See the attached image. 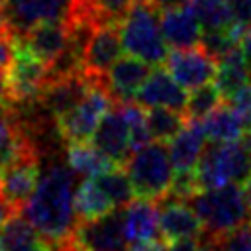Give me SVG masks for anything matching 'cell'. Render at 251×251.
Returning a JSON list of instances; mask_svg holds the SVG:
<instances>
[{"mask_svg":"<svg viewBox=\"0 0 251 251\" xmlns=\"http://www.w3.org/2000/svg\"><path fill=\"white\" fill-rule=\"evenodd\" d=\"M75 171L63 163H51L24 204L22 214L53 243L71 237L78 224L75 212Z\"/></svg>","mask_w":251,"mask_h":251,"instance_id":"1","label":"cell"},{"mask_svg":"<svg viewBox=\"0 0 251 251\" xmlns=\"http://www.w3.org/2000/svg\"><path fill=\"white\" fill-rule=\"evenodd\" d=\"M188 204L198 214L204 227L202 235L208 239L220 237L251 222V210H249L245 192L235 182H229L218 188L198 190L188 198Z\"/></svg>","mask_w":251,"mask_h":251,"instance_id":"2","label":"cell"},{"mask_svg":"<svg viewBox=\"0 0 251 251\" xmlns=\"http://www.w3.org/2000/svg\"><path fill=\"white\" fill-rule=\"evenodd\" d=\"M157 12L159 10L151 4V0H137L118 20L124 49L129 55L143 59L151 67L163 65L169 53Z\"/></svg>","mask_w":251,"mask_h":251,"instance_id":"3","label":"cell"},{"mask_svg":"<svg viewBox=\"0 0 251 251\" xmlns=\"http://www.w3.org/2000/svg\"><path fill=\"white\" fill-rule=\"evenodd\" d=\"M126 173L137 198L161 200L169 194L175 178V167L165 141H149L129 155Z\"/></svg>","mask_w":251,"mask_h":251,"instance_id":"4","label":"cell"},{"mask_svg":"<svg viewBox=\"0 0 251 251\" xmlns=\"http://www.w3.org/2000/svg\"><path fill=\"white\" fill-rule=\"evenodd\" d=\"M200 190L218 188L229 182H245L251 176V157L243 141L210 143L194 169Z\"/></svg>","mask_w":251,"mask_h":251,"instance_id":"5","label":"cell"},{"mask_svg":"<svg viewBox=\"0 0 251 251\" xmlns=\"http://www.w3.org/2000/svg\"><path fill=\"white\" fill-rule=\"evenodd\" d=\"M114 102L116 100L110 94V90L104 82V76L102 78L92 76V84L86 90L84 98L73 110H69L67 114H63L55 120L59 137L65 139L67 143L86 141L88 137H92L100 120L114 106Z\"/></svg>","mask_w":251,"mask_h":251,"instance_id":"6","label":"cell"},{"mask_svg":"<svg viewBox=\"0 0 251 251\" xmlns=\"http://www.w3.org/2000/svg\"><path fill=\"white\" fill-rule=\"evenodd\" d=\"M49 80V65L41 61L20 37H16V55L8 71L10 96L14 106H27L39 100Z\"/></svg>","mask_w":251,"mask_h":251,"instance_id":"7","label":"cell"},{"mask_svg":"<svg viewBox=\"0 0 251 251\" xmlns=\"http://www.w3.org/2000/svg\"><path fill=\"white\" fill-rule=\"evenodd\" d=\"M6 18L14 35H24L43 22L80 20L76 0H4Z\"/></svg>","mask_w":251,"mask_h":251,"instance_id":"8","label":"cell"},{"mask_svg":"<svg viewBox=\"0 0 251 251\" xmlns=\"http://www.w3.org/2000/svg\"><path fill=\"white\" fill-rule=\"evenodd\" d=\"M69 239L80 251H127L129 243L124 235V208H114L92 220H80Z\"/></svg>","mask_w":251,"mask_h":251,"instance_id":"9","label":"cell"},{"mask_svg":"<svg viewBox=\"0 0 251 251\" xmlns=\"http://www.w3.org/2000/svg\"><path fill=\"white\" fill-rule=\"evenodd\" d=\"M163 65L173 75V78L188 90L214 80L218 73V59L210 55L202 45L175 49L167 53Z\"/></svg>","mask_w":251,"mask_h":251,"instance_id":"10","label":"cell"},{"mask_svg":"<svg viewBox=\"0 0 251 251\" xmlns=\"http://www.w3.org/2000/svg\"><path fill=\"white\" fill-rule=\"evenodd\" d=\"M124 45L120 37L118 22H98L84 45L82 73L88 76L102 78L108 69L120 59Z\"/></svg>","mask_w":251,"mask_h":251,"instance_id":"11","label":"cell"},{"mask_svg":"<svg viewBox=\"0 0 251 251\" xmlns=\"http://www.w3.org/2000/svg\"><path fill=\"white\" fill-rule=\"evenodd\" d=\"M39 176H41L39 149H37V145H31L4 171L2 180H0V190L22 212L24 204L33 194V190L39 182Z\"/></svg>","mask_w":251,"mask_h":251,"instance_id":"12","label":"cell"},{"mask_svg":"<svg viewBox=\"0 0 251 251\" xmlns=\"http://www.w3.org/2000/svg\"><path fill=\"white\" fill-rule=\"evenodd\" d=\"M90 84H92V76L84 75L82 71L49 78L41 96H39V100H37V104L53 120H57L59 116L73 110L84 98Z\"/></svg>","mask_w":251,"mask_h":251,"instance_id":"13","label":"cell"},{"mask_svg":"<svg viewBox=\"0 0 251 251\" xmlns=\"http://www.w3.org/2000/svg\"><path fill=\"white\" fill-rule=\"evenodd\" d=\"M92 143L102 153H106L116 165H126L133 149H131L129 126L120 102H114V106L104 114L96 131L92 133Z\"/></svg>","mask_w":251,"mask_h":251,"instance_id":"14","label":"cell"},{"mask_svg":"<svg viewBox=\"0 0 251 251\" xmlns=\"http://www.w3.org/2000/svg\"><path fill=\"white\" fill-rule=\"evenodd\" d=\"M159 204V231L163 239L175 241L182 237H202L204 227L194 212V208L188 204V200L176 198L167 194L165 198L157 200Z\"/></svg>","mask_w":251,"mask_h":251,"instance_id":"15","label":"cell"},{"mask_svg":"<svg viewBox=\"0 0 251 251\" xmlns=\"http://www.w3.org/2000/svg\"><path fill=\"white\" fill-rule=\"evenodd\" d=\"M161 31L167 45L175 49H186L200 45L202 39V24L192 8V2L161 10Z\"/></svg>","mask_w":251,"mask_h":251,"instance_id":"16","label":"cell"},{"mask_svg":"<svg viewBox=\"0 0 251 251\" xmlns=\"http://www.w3.org/2000/svg\"><path fill=\"white\" fill-rule=\"evenodd\" d=\"M186 100H188V94L184 86H180L167 69L151 71V75L135 94V102L143 108L165 106V108L184 112Z\"/></svg>","mask_w":251,"mask_h":251,"instance_id":"17","label":"cell"},{"mask_svg":"<svg viewBox=\"0 0 251 251\" xmlns=\"http://www.w3.org/2000/svg\"><path fill=\"white\" fill-rule=\"evenodd\" d=\"M151 75V65L139 57H120L104 75V82L116 102L135 100L137 90Z\"/></svg>","mask_w":251,"mask_h":251,"instance_id":"18","label":"cell"},{"mask_svg":"<svg viewBox=\"0 0 251 251\" xmlns=\"http://www.w3.org/2000/svg\"><path fill=\"white\" fill-rule=\"evenodd\" d=\"M73 22H43L27 29L20 37L41 61L51 65L69 45L71 41Z\"/></svg>","mask_w":251,"mask_h":251,"instance_id":"19","label":"cell"},{"mask_svg":"<svg viewBox=\"0 0 251 251\" xmlns=\"http://www.w3.org/2000/svg\"><path fill=\"white\" fill-rule=\"evenodd\" d=\"M206 145V133L202 120L188 118L184 127L171 139L169 145V155L175 167V173H184V171H194Z\"/></svg>","mask_w":251,"mask_h":251,"instance_id":"20","label":"cell"},{"mask_svg":"<svg viewBox=\"0 0 251 251\" xmlns=\"http://www.w3.org/2000/svg\"><path fill=\"white\" fill-rule=\"evenodd\" d=\"M31 145H37L33 133L14 116L12 108H0V180L4 171Z\"/></svg>","mask_w":251,"mask_h":251,"instance_id":"21","label":"cell"},{"mask_svg":"<svg viewBox=\"0 0 251 251\" xmlns=\"http://www.w3.org/2000/svg\"><path fill=\"white\" fill-rule=\"evenodd\" d=\"M159 233V206L155 200L137 198L124 206V235L129 245L157 239Z\"/></svg>","mask_w":251,"mask_h":251,"instance_id":"22","label":"cell"},{"mask_svg":"<svg viewBox=\"0 0 251 251\" xmlns=\"http://www.w3.org/2000/svg\"><path fill=\"white\" fill-rule=\"evenodd\" d=\"M0 239L4 251H55L57 243L47 239L22 212L14 214L2 227Z\"/></svg>","mask_w":251,"mask_h":251,"instance_id":"23","label":"cell"},{"mask_svg":"<svg viewBox=\"0 0 251 251\" xmlns=\"http://www.w3.org/2000/svg\"><path fill=\"white\" fill-rule=\"evenodd\" d=\"M204 133L210 143H227L237 141L249 129L243 118L224 100L216 110H212L206 118H202Z\"/></svg>","mask_w":251,"mask_h":251,"instance_id":"24","label":"cell"},{"mask_svg":"<svg viewBox=\"0 0 251 251\" xmlns=\"http://www.w3.org/2000/svg\"><path fill=\"white\" fill-rule=\"evenodd\" d=\"M67 165L80 176H98L114 167H120L94 143L88 145L86 141H73L67 145Z\"/></svg>","mask_w":251,"mask_h":251,"instance_id":"25","label":"cell"},{"mask_svg":"<svg viewBox=\"0 0 251 251\" xmlns=\"http://www.w3.org/2000/svg\"><path fill=\"white\" fill-rule=\"evenodd\" d=\"M247 82H249V65L245 61L241 45H235L218 59L216 84L226 100L229 94H233L237 88H241Z\"/></svg>","mask_w":251,"mask_h":251,"instance_id":"26","label":"cell"},{"mask_svg":"<svg viewBox=\"0 0 251 251\" xmlns=\"http://www.w3.org/2000/svg\"><path fill=\"white\" fill-rule=\"evenodd\" d=\"M114 210L110 196L98 184L96 176H86L75 190V212L78 222L104 216Z\"/></svg>","mask_w":251,"mask_h":251,"instance_id":"27","label":"cell"},{"mask_svg":"<svg viewBox=\"0 0 251 251\" xmlns=\"http://www.w3.org/2000/svg\"><path fill=\"white\" fill-rule=\"evenodd\" d=\"M186 114L173 110V108H165V106H153L147 108V126H149V133L151 139L155 141H171L186 124Z\"/></svg>","mask_w":251,"mask_h":251,"instance_id":"28","label":"cell"},{"mask_svg":"<svg viewBox=\"0 0 251 251\" xmlns=\"http://www.w3.org/2000/svg\"><path fill=\"white\" fill-rule=\"evenodd\" d=\"M96 180H98V184L104 188V192L110 196L114 208H124V206H127V204L133 200V196H135L127 173H124L120 167H114V169H110V171L98 175Z\"/></svg>","mask_w":251,"mask_h":251,"instance_id":"29","label":"cell"},{"mask_svg":"<svg viewBox=\"0 0 251 251\" xmlns=\"http://www.w3.org/2000/svg\"><path fill=\"white\" fill-rule=\"evenodd\" d=\"M204 29H224L235 20L226 0H190Z\"/></svg>","mask_w":251,"mask_h":251,"instance_id":"30","label":"cell"},{"mask_svg":"<svg viewBox=\"0 0 251 251\" xmlns=\"http://www.w3.org/2000/svg\"><path fill=\"white\" fill-rule=\"evenodd\" d=\"M224 102V94L220 92L218 84H202V86H196L190 90L188 94V100H186V108H184V114L186 118H196V120H202L206 118L212 110H216L220 104Z\"/></svg>","mask_w":251,"mask_h":251,"instance_id":"31","label":"cell"},{"mask_svg":"<svg viewBox=\"0 0 251 251\" xmlns=\"http://www.w3.org/2000/svg\"><path fill=\"white\" fill-rule=\"evenodd\" d=\"M204 239H208V237H204ZM208 241H212L218 247V251H251V222H247L220 237L208 239Z\"/></svg>","mask_w":251,"mask_h":251,"instance_id":"32","label":"cell"},{"mask_svg":"<svg viewBox=\"0 0 251 251\" xmlns=\"http://www.w3.org/2000/svg\"><path fill=\"white\" fill-rule=\"evenodd\" d=\"M137 0H94L96 22H118Z\"/></svg>","mask_w":251,"mask_h":251,"instance_id":"33","label":"cell"},{"mask_svg":"<svg viewBox=\"0 0 251 251\" xmlns=\"http://www.w3.org/2000/svg\"><path fill=\"white\" fill-rule=\"evenodd\" d=\"M226 102L243 118V122L251 129V84L247 82L241 88H237L233 94H229L226 98Z\"/></svg>","mask_w":251,"mask_h":251,"instance_id":"34","label":"cell"},{"mask_svg":"<svg viewBox=\"0 0 251 251\" xmlns=\"http://www.w3.org/2000/svg\"><path fill=\"white\" fill-rule=\"evenodd\" d=\"M16 55V35L14 33H0V71L8 73Z\"/></svg>","mask_w":251,"mask_h":251,"instance_id":"35","label":"cell"},{"mask_svg":"<svg viewBox=\"0 0 251 251\" xmlns=\"http://www.w3.org/2000/svg\"><path fill=\"white\" fill-rule=\"evenodd\" d=\"M233 20L243 24V25H251V0H227Z\"/></svg>","mask_w":251,"mask_h":251,"instance_id":"36","label":"cell"},{"mask_svg":"<svg viewBox=\"0 0 251 251\" xmlns=\"http://www.w3.org/2000/svg\"><path fill=\"white\" fill-rule=\"evenodd\" d=\"M200 245H202V237H182L171 241L169 251H198Z\"/></svg>","mask_w":251,"mask_h":251,"instance_id":"37","label":"cell"},{"mask_svg":"<svg viewBox=\"0 0 251 251\" xmlns=\"http://www.w3.org/2000/svg\"><path fill=\"white\" fill-rule=\"evenodd\" d=\"M18 212H20V210H18V208L2 194V190H0V227H2L14 214H18Z\"/></svg>","mask_w":251,"mask_h":251,"instance_id":"38","label":"cell"},{"mask_svg":"<svg viewBox=\"0 0 251 251\" xmlns=\"http://www.w3.org/2000/svg\"><path fill=\"white\" fill-rule=\"evenodd\" d=\"M0 108H14V102L10 96L8 75H4V71H0Z\"/></svg>","mask_w":251,"mask_h":251,"instance_id":"39","label":"cell"},{"mask_svg":"<svg viewBox=\"0 0 251 251\" xmlns=\"http://www.w3.org/2000/svg\"><path fill=\"white\" fill-rule=\"evenodd\" d=\"M129 251H169V245L165 241L151 239V241H141V243L131 245Z\"/></svg>","mask_w":251,"mask_h":251,"instance_id":"40","label":"cell"},{"mask_svg":"<svg viewBox=\"0 0 251 251\" xmlns=\"http://www.w3.org/2000/svg\"><path fill=\"white\" fill-rule=\"evenodd\" d=\"M241 51H243V55H245V61H247V65L251 67V25L247 27V31H245V35H243V39H241Z\"/></svg>","mask_w":251,"mask_h":251,"instance_id":"41","label":"cell"},{"mask_svg":"<svg viewBox=\"0 0 251 251\" xmlns=\"http://www.w3.org/2000/svg\"><path fill=\"white\" fill-rule=\"evenodd\" d=\"M190 0H151V4L161 12V10H167V8H175V6H182V4H188Z\"/></svg>","mask_w":251,"mask_h":251,"instance_id":"42","label":"cell"},{"mask_svg":"<svg viewBox=\"0 0 251 251\" xmlns=\"http://www.w3.org/2000/svg\"><path fill=\"white\" fill-rule=\"evenodd\" d=\"M55 251H80V249H76L71 239H65V241L57 243V249H55Z\"/></svg>","mask_w":251,"mask_h":251,"instance_id":"43","label":"cell"},{"mask_svg":"<svg viewBox=\"0 0 251 251\" xmlns=\"http://www.w3.org/2000/svg\"><path fill=\"white\" fill-rule=\"evenodd\" d=\"M243 192H245V198H247V204H249V210H251V176L243 182Z\"/></svg>","mask_w":251,"mask_h":251,"instance_id":"44","label":"cell"},{"mask_svg":"<svg viewBox=\"0 0 251 251\" xmlns=\"http://www.w3.org/2000/svg\"><path fill=\"white\" fill-rule=\"evenodd\" d=\"M198 251H218V247L212 243V241H208V239H204L202 237V245H200V249Z\"/></svg>","mask_w":251,"mask_h":251,"instance_id":"45","label":"cell"},{"mask_svg":"<svg viewBox=\"0 0 251 251\" xmlns=\"http://www.w3.org/2000/svg\"><path fill=\"white\" fill-rule=\"evenodd\" d=\"M245 147H247L249 157H251V129H249V131H247V135H245Z\"/></svg>","mask_w":251,"mask_h":251,"instance_id":"46","label":"cell"},{"mask_svg":"<svg viewBox=\"0 0 251 251\" xmlns=\"http://www.w3.org/2000/svg\"><path fill=\"white\" fill-rule=\"evenodd\" d=\"M0 251H4V249H2V239H0Z\"/></svg>","mask_w":251,"mask_h":251,"instance_id":"47","label":"cell"}]
</instances>
